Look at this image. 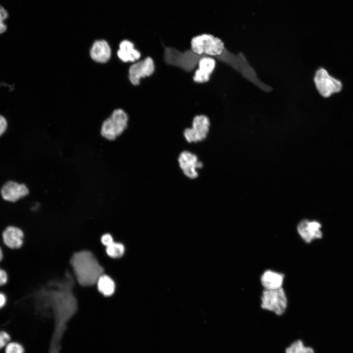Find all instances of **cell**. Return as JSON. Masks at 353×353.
I'll list each match as a JSON object with an SVG mask.
<instances>
[{
  "mask_svg": "<svg viewBox=\"0 0 353 353\" xmlns=\"http://www.w3.org/2000/svg\"><path fill=\"white\" fill-rule=\"evenodd\" d=\"M283 280V274L272 270L265 271L261 277V282L265 289L281 288Z\"/></svg>",
  "mask_w": 353,
  "mask_h": 353,
  "instance_id": "obj_16",
  "label": "cell"
},
{
  "mask_svg": "<svg viewBox=\"0 0 353 353\" xmlns=\"http://www.w3.org/2000/svg\"><path fill=\"white\" fill-rule=\"evenodd\" d=\"M261 307L277 315L284 313L287 306V299L282 287L276 289H264L261 298Z\"/></svg>",
  "mask_w": 353,
  "mask_h": 353,
  "instance_id": "obj_5",
  "label": "cell"
},
{
  "mask_svg": "<svg viewBox=\"0 0 353 353\" xmlns=\"http://www.w3.org/2000/svg\"><path fill=\"white\" fill-rule=\"evenodd\" d=\"M125 249L124 246L120 243L114 242L106 247V252L107 255L112 258H119L124 253Z\"/></svg>",
  "mask_w": 353,
  "mask_h": 353,
  "instance_id": "obj_19",
  "label": "cell"
},
{
  "mask_svg": "<svg viewBox=\"0 0 353 353\" xmlns=\"http://www.w3.org/2000/svg\"><path fill=\"white\" fill-rule=\"evenodd\" d=\"M297 230L302 239L309 243L322 237L321 224L316 220H303L298 224Z\"/></svg>",
  "mask_w": 353,
  "mask_h": 353,
  "instance_id": "obj_11",
  "label": "cell"
},
{
  "mask_svg": "<svg viewBox=\"0 0 353 353\" xmlns=\"http://www.w3.org/2000/svg\"><path fill=\"white\" fill-rule=\"evenodd\" d=\"M10 336L7 332L0 330V350L6 347L10 342Z\"/></svg>",
  "mask_w": 353,
  "mask_h": 353,
  "instance_id": "obj_22",
  "label": "cell"
},
{
  "mask_svg": "<svg viewBox=\"0 0 353 353\" xmlns=\"http://www.w3.org/2000/svg\"><path fill=\"white\" fill-rule=\"evenodd\" d=\"M25 233L23 229L18 226L8 225L1 233L2 246L11 250H18L24 245Z\"/></svg>",
  "mask_w": 353,
  "mask_h": 353,
  "instance_id": "obj_8",
  "label": "cell"
},
{
  "mask_svg": "<svg viewBox=\"0 0 353 353\" xmlns=\"http://www.w3.org/2000/svg\"><path fill=\"white\" fill-rule=\"evenodd\" d=\"M190 44L191 51L201 56H213L218 58L227 50L220 38L209 33L193 37Z\"/></svg>",
  "mask_w": 353,
  "mask_h": 353,
  "instance_id": "obj_3",
  "label": "cell"
},
{
  "mask_svg": "<svg viewBox=\"0 0 353 353\" xmlns=\"http://www.w3.org/2000/svg\"><path fill=\"white\" fill-rule=\"evenodd\" d=\"M4 250L2 245L0 244V263L2 262L4 258Z\"/></svg>",
  "mask_w": 353,
  "mask_h": 353,
  "instance_id": "obj_27",
  "label": "cell"
},
{
  "mask_svg": "<svg viewBox=\"0 0 353 353\" xmlns=\"http://www.w3.org/2000/svg\"><path fill=\"white\" fill-rule=\"evenodd\" d=\"M101 242L105 246L107 247L114 241L111 235L108 233L103 234L101 238Z\"/></svg>",
  "mask_w": 353,
  "mask_h": 353,
  "instance_id": "obj_24",
  "label": "cell"
},
{
  "mask_svg": "<svg viewBox=\"0 0 353 353\" xmlns=\"http://www.w3.org/2000/svg\"><path fill=\"white\" fill-rule=\"evenodd\" d=\"M9 280V275L6 270L0 266V288L6 285Z\"/></svg>",
  "mask_w": 353,
  "mask_h": 353,
  "instance_id": "obj_23",
  "label": "cell"
},
{
  "mask_svg": "<svg viewBox=\"0 0 353 353\" xmlns=\"http://www.w3.org/2000/svg\"><path fill=\"white\" fill-rule=\"evenodd\" d=\"M98 290L103 295L109 297L113 294L115 284L113 280L108 276L102 274L98 278L96 283Z\"/></svg>",
  "mask_w": 353,
  "mask_h": 353,
  "instance_id": "obj_17",
  "label": "cell"
},
{
  "mask_svg": "<svg viewBox=\"0 0 353 353\" xmlns=\"http://www.w3.org/2000/svg\"><path fill=\"white\" fill-rule=\"evenodd\" d=\"M8 16V11L4 7L0 5V34L4 33L7 29V25L4 22Z\"/></svg>",
  "mask_w": 353,
  "mask_h": 353,
  "instance_id": "obj_21",
  "label": "cell"
},
{
  "mask_svg": "<svg viewBox=\"0 0 353 353\" xmlns=\"http://www.w3.org/2000/svg\"><path fill=\"white\" fill-rule=\"evenodd\" d=\"M154 70L153 59L148 56L130 66L128 71L129 80L133 85H138L141 78L151 76Z\"/></svg>",
  "mask_w": 353,
  "mask_h": 353,
  "instance_id": "obj_9",
  "label": "cell"
},
{
  "mask_svg": "<svg viewBox=\"0 0 353 353\" xmlns=\"http://www.w3.org/2000/svg\"><path fill=\"white\" fill-rule=\"evenodd\" d=\"M36 311L42 316L48 315V309H52L54 318V328L51 336L50 353H60L61 343L67 324L77 310V303L70 286L61 285L52 288H42L31 296Z\"/></svg>",
  "mask_w": 353,
  "mask_h": 353,
  "instance_id": "obj_1",
  "label": "cell"
},
{
  "mask_svg": "<svg viewBox=\"0 0 353 353\" xmlns=\"http://www.w3.org/2000/svg\"><path fill=\"white\" fill-rule=\"evenodd\" d=\"M178 162L184 175L191 179L198 176L197 170L203 166L202 163L199 160L197 156L187 151H184L179 154Z\"/></svg>",
  "mask_w": 353,
  "mask_h": 353,
  "instance_id": "obj_10",
  "label": "cell"
},
{
  "mask_svg": "<svg viewBox=\"0 0 353 353\" xmlns=\"http://www.w3.org/2000/svg\"><path fill=\"white\" fill-rule=\"evenodd\" d=\"M314 81L318 92L324 98L329 97L332 94L339 92L342 89L341 82L330 76L323 68L316 71Z\"/></svg>",
  "mask_w": 353,
  "mask_h": 353,
  "instance_id": "obj_6",
  "label": "cell"
},
{
  "mask_svg": "<svg viewBox=\"0 0 353 353\" xmlns=\"http://www.w3.org/2000/svg\"><path fill=\"white\" fill-rule=\"evenodd\" d=\"M7 127V122L5 119L0 115V136L5 131Z\"/></svg>",
  "mask_w": 353,
  "mask_h": 353,
  "instance_id": "obj_26",
  "label": "cell"
},
{
  "mask_svg": "<svg viewBox=\"0 0 353 353\" xmlns=\"http://www.w3.org/2000/svg\"><path fill=\"white\" fill-rule=\"evenodd\" d=\"M8 302V297L5 292L0 290V310L4 308Z\"/></svg>",
  "mask_w": 353,
  "mask_h": 353,
  "instance_id": "obj_25",
  "label": "cell"
},
{
  "mask_svg": "<svg viewBox=\"0 0 353 353\" xmlns=\"http://www.w3.org/2000/svg\"><path fill=\"white\" fill-rule=\"evenodd\" d=\"M24 347L17 342H10L5 347V353H24Z\"/></svg>",
  "mask_w": 353,
  "mask_h": 353,
  "instance_id": "obj_20",
  "label": "cell"
},
{
  "mask_svg": "<svg viewBox=\"0 0 353 353\" xmlns=\"http://www.w3.org/2000/svg\"><path fill=\"white\" fill-rule=\"evenodd\" d=\"M128 122L127 114L122 109H115L102 125L101 134L108 140H113L126 129Z\"/></svg>",
  "mask_w": 353,
  "mask_h": 353,
  "instance_id": "obj_4",
  "label": "cell"
},
{
  "mask_svg": "<svg viewBox=\"0 0 353 353\" xmlns=\"http://www.w3.org/2000/svg\"><path fill=\"white\" fill-rule=\"evenodd\" d=\"M71 264L78 282L84 286L96 284L103 270L95 255L90 251H81L74 254Z\"/></svg>",
  "mask_w": 353,
  "mask_h": 353,
  "instance_id": "obj_2",
  "label": "cell"
},
{
  "mask_svg": "<svg viewBox=\"0 0 353 353\" xmlns=\"http://www.w3.org/2000/svg\"><path fill=\"white\" fill-rule=\"evenodd\" d=\"M117 55L124 62H135L141 55L140 51L135 49L133 43L128 40H124L120 43Z\"/></svg>",
  "mask_w": 353,
  "mask_h": 353,
  "instance_id": "obj_15",
  "label": "cell"
},
{
  "mask_svg": "<svg viewBox=\"0 0 353 353\" xmlns=\"http://www.w3.org/2000/svg\"><path fill=\"white\" fill-rule=\"evenodd\" d=\"M28 189L24 184L9 181L4 184L1 189L2 198L6 201L15 202L27 195Z\"/></svg>",
  "mask_w": 353,
  "mask_h": 353,
  "instance_id": "obj_13",
  "label": "cell"
},
{
  "mask_svg": "<svg viewBox=\"0 0 353 353\" xmlns=\"http://www.w3.org/2000/svg\"><path fill=\"white\" fill-rule=\"evenodd\" d=\"M210 121L204 115L195 116L191 128H186L183 132L185 140L188 143H196L205 139L207 136L210 127Z\"/></svg>",
  "mask_w": 353,
  "mask_h": 353,
  "instance_id": "obj_7",
  "label": "cell"
},
{
  "mask_svg": "<svg viewBox=\"0 0 353 353\" xmlns=\"http://www.w3.org/2000/svg\"><path fill=\"white\" fill-rule=\"evenodd\" d=\"M286 353H314L312 348L305 347L302 340H298L293 342L286 349Z\"/></svg>",
  "mask_w": 353,
  "mask_h": 353,
  "instance_id": "obj_18",
  "label": "cell"
},
{
  "mask_svg": "<svg viewBox=\"0 0 353 353\" xmlns=\"http://www.w3.org/2000/svg\"><path fill=\"white\" fill-rule=\"evenodd\" d=\"M198 69L193 79L195 82L205 83L209 81L216 66L215 59L209 56H201L198 61Z\"/></svg>",
  "mask_w": 353,
  "mask_h": 353,
  "instance_id": "obj_12",
  "label": "cell"
},
{
  "mask_svg": "<svg viewBox=\"0 0 353 353\" xmlns=\"http://www.w3.org/2000/svg\"><path fill=\"white\" fill-rule=\"evenodd\" d=\"M91 58L99 63H106L111 56V49L108 43L104 40L96 41L90 50Z\"/></svg>",
  "mask_w": 353,
  "mask_h": 353,
  "instance_id": "obj_14",
  "label": "cell"
}]
</instances>
